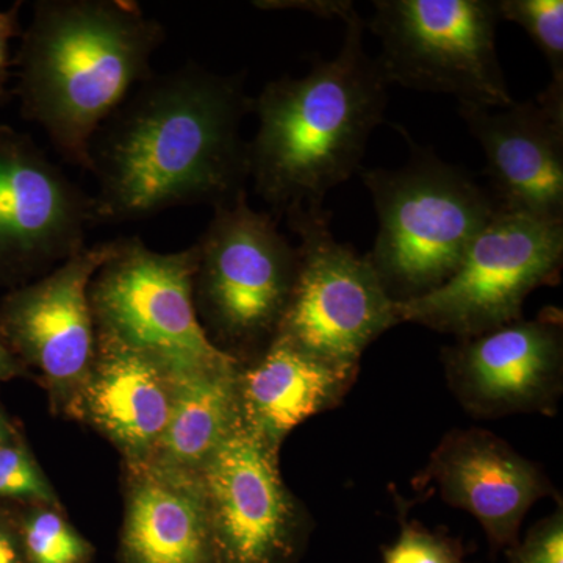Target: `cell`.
<instances>
[{"label":"cell","mask_w":563,"mask_h":563,"mask_svg":"<svg viewBox=\"0 0 563 563\" xmlns=\"http://www.w3.org/2000/svg\"><path fill=\"white\" fill-rule=\"evenodd\" d=\"M69 409L109 437L133 463L150 461L174 399V376L146 355L98 333L90 373Z\"/></svg>","instance_id":"cell-16"},{"label":"cell","mask_w":563,"mask_h":563,"mask_svg":"<svg viewBox=\"0 0 563 563\" xmlns=\"http://www.w3.org/2000/svg\"><path fill=\"white\" fill-rule=\"evenodd\" d=\"M217 563H292L310 518L282 481L279 451L240 424L196 472Z\"/></svg>","instance_id":"cell-10"},{"label":"cell","mask_w":563,"mask_h":563,"mask_svg":"<svg viewBox=\"0 0 563 563\" xmlns=\"http://www.w3.org/2000/svg\"><path fill=\"white\" fill-rule=\"evenodd\" d=\"M198 250L152 251L140 239L114 240L91 282L96 331L146 355L173 376L240 365L220 350L196 310L192 279Z\"/></svg>","instance_id":"cell-5"},{"label":"cell","mask_w":563,"mask_h":563,"mask_svg":"<svg viewBox=\"0 0 563 563\" xmlns=\"http://www.w3.org/2000/svg\"><path fill=\"white\" fill-rule=\"evenodd\" d=\"M510 563H563V507L539 521L525 542L515 544Z\"/></svg>","instance_id":"cell-24"},{"label":"cell","mask_w":563,"mask_h":563,"mask_svg":"<svg viewBox=\"0 0 563 563\" xmlns=\"http://www.w3.org/2000/svg\"><path fill=\"white\" fill-rule=\"evenodd\" d=\"M0 496L57 506V496L31 455L20 446H0Z\"/></svg>","instance_id":"cell-23"},{"label":"cell","mask_w":563,"mask_h":563,"mask_svg":"<svg viewBox=\"0 0 563 563\" xmlns=\"http://www.w3.org/2000/svg\"><path fill=\"white\" fill-rule=\"evenodd\" d=\"M455 399L474 417L553 415L563 390L561 310L459 340L443 350Z\"/></svg>","instance_id":"cell-12"},{"label":"cell","mask_w":563,"mask_h":563,"mask_svg":"<svg viewBox=\"0 0 563 563\" xmlns=\"http://www.w3.org/2000/svg\"><path fill=\"white\" fill-rule=\"evenodd\" d=\"M479 141L496 209L563 221V88L504 109L459 103Z\"/></svg>","instance_id":"cell-14"},{"label":"cell","mask_w":563,"mask_h":563,"mask_svg":"<svg viewBox=\"0 0 563 563\" xmlns=\"http://www.w3.org/2000/svg\"><path fill=\"white\" fill-rule=\"evenodd\" d=\"M7 437H9V432H7L5 421L0 417V446H3L7 442Z\"/></svg>","instance_id":"cell-28"},{"label":"cell","mask_w":563,"mask_h":563,"mask_svg":"<svg viewBox=\"0 0 563 563\" xmlns=\"http://www.w3.org/2000/svg\"><path fill=\"white\" fill-rule=\"evenodd\" d=\"M195 244L198 314L224 346L266 350L290 303L298 246L279 231L273 214L252 209L247 192L217 207Z\"/></svg>","instance_id":"cell-6"},{"label":"cell","mask_w":563,"mask_h":563,"mask_svg":"<svg viewBox=\"0 0 563 563\" xmlns=\"http://www.w3.org/2000/svg\"><path fill=\"white\" fill-rule=\"evenodd\" d=\"M24 548L3 526H0V563H24Z\"/></svg>","instance_id":"cell-26"},{"label":"cell","mask_w":563,"mask_h":563,"mask_svg":"<svg viewBox=\"0 0 563 563\" xmlns=\"http://www.w3.org/2000/svg\"><path fill=\"white\" fill-rule=\"evenodd\" d=\"M22 547L29 563H81L90 553V544L52 507L27 518Z\"/></svg>","instance_id":"cell-21"},{"label":"cell","mask_w":563,"mask_h":563,"mask_svg":"<svg viewBox=\"0 0 563 563\" xmlns=\"http://www.w3.org/2000/svg\"><path fill=\"white\" fill-rule=\"evenodd\" d=\"M562 265L563 221L496 210L450 280L398 302L399 320L472 339L521 320L526 298L559 284Z\"/></svg>","instance_id":"cell-9"},{"label":"cell","mask_w":563,"mask_h":563,"mask_svg":"<svg viewBox=\"0 0 563 563\" xmlns=\"http://www.w3.org/2000/svg\"><path fill=\"white\" fill-rule=\"evenodd\" d=\"M250 111L243 74L188 62L144 81L92 140L95 224L235 201L250 180V143L242 139Z\"/></svg>","instance_id":"cell-1"},{"label":"cell","mask_w":563,"mask_h":563,"mask_svg":"<svg viewBox=\"0 0 563 563\" xmlns=\"http://www.w3.org/2000/svg\"><path fill=\"white\" fill-rule=\"evenodd\" d=\"M339 55L314 62L307 76L265 85L252 111L258 129L250 143V179L274 218L296 207H322L332 188L362 169L366 144L383 124L388 84L377 58L363 49L357 11H344Z\"/></svg>","instance_id":"cell-3"},{"label":"cell","mask_w":563,"mask_h":563,"mask_svg":"<svg viewBox=\"0 0 563 563\" xmlns=\"http://www.w3.org/2000/svg\"><path fill=\"white\" fill-rule=\"evenodd\" d=\"M422 479L435 484L444 503L472 514L493 550L514 548L526 514L554 493L537 463L479 428L448 432L433 450Z\"/></svg>","instance_id":"cell-15"},{"label":"cell","mask_w":563,"mask_h":563,"mask_svg":"<svg viewBox=\"0 0 563 563\" xmlns=\"http://www.w3.org/2000/svg\"><path fill=\"white\" fill-rule=\"evenodd\" d=\"M240 366L174 376L172 413L150 461L196 473L220 450L242 424Z\"/></svg>","instance_id":"cell-19"},{"label":"cell","mask_w":563,"mask_h":563,"mask_svg":"<svg viewBox=\"0 0 563 563\" xmlns=\"http://www.w3.org/2000/svg\"><path fill=\"white\" fill-rule=\"evenodd\" d=\"M358 369L340 368L276 335L250 366H240L242 424L279 451L292 429L335 409L357 379Z\"/></svg>","instance_id":"cell-17"},{"label":"cell","mask_w":563,"mask_h":563,"mask_svg":"<svg viewBox=\"0 0 563 563\" xmlns=\"http://www.w3.org/2000/svg\"><path fill=\"white\" fill-rule=\"evenodd\" d=\"M501 20L525 29L551 68L550 85L563 88V2L562 0H499Z\"/></svg>","instance_id":"cell-20"},{"label":"cell","mask_w":563,"mask_h":563,"mask_svg":"<svg viewBox=\"0 0 563 563\" xmlns=\"http://www.w3.org/2000/svg\"><path fill=\"white\" fill-rule=\"evenodd\" d=\"M499 20L492 0H376L369 29L388 84L504 109L515 101L496 52Z\"/></svg>","instance_id":"cell-7"},{"label":"cell","mask_w":563,"mask_h":563,"mask_svg":"<svg viewBox=\"0 0 563 563\" xmlns=\"http://www.w3.org/2000/svg\"><path fill=\"white\" fill-rule=\"evenodd\" d=\"M16 92L63 161L90 172L103 122L140 85L165 29L132 0H38L21 33Z\"/></svg>","instance_id":"cell-2"},{"label":"cell","mask_w":563,"mask_h":563,"mask_svg":"<svg viewBox=\"0 0 563 563\" xmlns=\"http://www.w3.org/2000/svg\"><path fill=\"white\" fill-rule=\"evenodd\" d=\"M285 217L299 236V268L276 335L320 361L358 369L366 347L401 322L398 302L368 257L335 239L331 211L296 207Z\"/></svg>","instance_id":"cell-8"},{"label":"cell","mask_w":563,"mask_h":563,"mask_svg":"<svg viewBox=\"0 0 563 563\" xmlns=\"http://www.w3.org/2000/svg\"><path fill=\"white\" fill-rule=\"evenodd\" d=\"M384 563H465L462 544L451 537L429 531L417 521L401 518V532L384 548Z\"/></svg>","instance_id":"cell-22"},{"label":"cell","mask_w":563,"mask_h":563,"mask_svg":"<svg viewBox=\"0 0 563 563\" xmlns=\"http://www.w3.org/2000/svg\"><path fill=\"white\" fill-rule=\"evenodd\" d=\"M13 369V358H11V354L9 350H7L5 344L0 340V377H5L7 374H10Z\"/></svg>","instance_id":"cell-27"},{"label":"cell","mask_w":563,"mask_h":563,"mask_svg":"<svg viewBox=\"0 0 563 563\" xmlns=\"http://www.w3.org/2000/svg\"><path fill=\"white\" fill-rule=\"evenodd\" d=\"M92 199L27 133L0 124V280H22L84 250Z\"/></svg>","instance_id":"cell-11"},{"label":"cell","mask_w":563,"mask_h":563,"mask_svg":"<svg viewBox=\"0 0 563 563\" xmlns=\"http://www.w3.org/2000/svg\"><path fill=\"white\" fill-rule=\"evenodd\" d=\"M21 2L14 3L9 10H0V109L10 98L9 84L11 79V41L21 36L20 24Z\"/></svg>","instance_id":"cell-25"},{"label":"cell","mask_w":563,"mask_h":563,"mask_svg":"<svg viewBox=\"0 0 563 563\" xmlns=\"http://www.w3.org/2000/svg\"><path fill=\"white\" fill-rule=\"evenodd\" d=\"M410 143L398 169H365L379 220L369 263L396 302L421 298L457 272L496 213L490 192L432 150Z\"/></svg>","instance_id":"cell-4"},{"label":"cell","mask_w":563,"mask_h":563,"mask_svg":"<svg viewBox=\"0 0 563 563\" xmlns=\"http://www.w3.org/2000/svg\"><path fill=\"white\" fill-rule=\"evenodd\" d=\"M125 514L131 563H217L198 474L152 461L135 463Z\"/></svg>","instance_id":"cell-18"},{"label":"cell","mask_w":563,"mask_h":563,"mask_svg":"<svg viewBox=\"0 0 563 563\" xmlns=\"http://www.w3.org/2000/svg\"><path fill=\"white\" fill-rule=\"evenodd\" d=\"M113 251L114 240L85 246L2 303L7 339L55 390L73 395L90 373L98 351L91 282Z\"/></svg>","instance_id":"cell-13"}]
</instances>
